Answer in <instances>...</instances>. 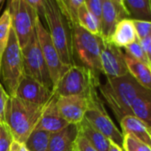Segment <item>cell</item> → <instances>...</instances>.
Masks as SVG:
<instances>
[{"label": "cell", "mask_w": 151, "mask_h": 151, "mask_svg": "<svg viewBox=\"0 0 151 151\" xmlns=\"http://www.w3.org/2000/svg\"><path fill=\"white\" fill-rule=\"evenodd\" d=\"M146 53H147V57L148 62H149V64H151V45L148 47V49H147V51Z\"/></svg>", "instance_id": "cell-39"}, {"label": "cell", "mask_w": 151, "mask_h": 151, "mask_svg": "<svg viewBox=\"0 0 151 151\" xmlns=\"http://www.w3.org/2000/svg\"><path fill=\"white\" fill-rule=\"evenodd\" d=\"M85 118L109 140L121 147H123L124 135L109 116L104 108L103 101L98 93L88 99V107L85 114Z\"/></svg>", "instance_id": "cell-9"}, {"label": "cell", "mask_w": 151, "mask_h": 151, "mask_svg": "<svg viewBox=\"0 0 151 151\" xmlns=\"http://www.w3.org/2000/svg\"><path fill=\"white\" fill-rule=\"evenodd\" d=\"M24 73L40 82L45 86L53 90V85L50 77V72L43 56L36 31L28 42L22 48Z\"/></svg>", "instance_id": "cell-8"}, {"label": "cell", "mask_w": 151, "mask_h": 151, "mask_svg": "<svg viewBox=\"0 0 151 151\" xmlns=\"http://www.w3.org/2000/svg\"><path fill=\"white\" fill-rule=\"evenodd\" d=\"M124 49H125V54H127L128 56L133 58L134 60H137L139 61H141L145 64L149 65V62H148V60L147 57V53L141 47L138 39L135 42H133L132 44L126 46Z\"/></svg>", "instance_id": "cell-28"}, {"label": "cell", "mask_w": 151, "mask_h": 151, "mask_svg": "<svg viewBox=\"0 0 151 151\" xmlns=\"http://www.w3.org/2000/svg\"><path fill=\"white\" fill-rule=\"evenodd\" d=\"M72 52L74 60L77 59L81 65L97 74L101 73V36H95L80 26L71 29Z\"/></svg>", "instance_id": "cell-6"}, {"label": "cell", "mask_w": 151, "mask_h": 151, "mask_svg": "<svg viewBox=\"0 0 151 151\" xmlns=\"http://www.w3.org/2000/svg\"><path fill=\"white\" fill-rule=\"evenodd\" d=\"M78 25L95 36H101V23L86 5L81 6L78 11Z\"/></svg>", "instance_id": "cell-24"}, {"label": "cell", "mask_w": 151, "mask_h": 151, "mask_svg": "<svg viewBox=\"0 0 151 151\" xmlns=\"http://www.w3.org/2000/svg\"><path fill=\"white\" fill-rule=\"evenodd\" d=\"M1 1H2V0H0V2H1Z\"/></svg>", "instance_id": "cell-42"}, {"label": "cell", "mask_w": 151, "mask_h": 151, "mask_svg": "<svg viewBox=\"0 0 151 151\" xmlns=\"http://www.w3.org/2000/svg\"><path fill=\"white\" fill-rule=\"evenodd\" d=\"M132 115L151 128V93L147 91L139 96L132 105Z\"/></svg>", "instance_id": "cell-22"}, {"label": "cell", "mask_w": 151, "mask_h": 151, "mask_svg": "<svg viewBox=\"0 0 151 151\" xmlns=\"http://www.w3.org/2000/svg\"><path fill=\"white\" fill-rule=\"evenodd\" d=\"M120 126L122 129L123 135L132 134L147 145L150 147L151 145V134L150 128L140 119L136 117L133 115L125 116L123 117L120 122Z\"/></svg>", "instance_id": "cell-17"}, {"label": "cell", "mask_w": 151, "mask_h": 151, "mask_svg": "<svg viewBox=\"0 0 151 151\" xmlns=\"http://www.w3.org/2000/svg\"><path fill=\"white\" fill-rule=\"evenodd\" d=\"M54 95L52 89L45 86L26 74L22 77L14 94L23 101L39 106H45Z\"/></svg>", "instance_id": "cell-12"}, {"label": "cell", "mask_w": 151, "mask_h": 151, "mask_svg": "<svg viewBox=\"0 0 151 151\" xmlns=\"http://www.w3.org/2000/svg\"><path fill=\"white\" fill-rule=\"evenodd\" d=\"M122 147L124 151H151L148 145L130 133L124 135Z\"/></svg>", "instance_id": "cell-27"}, {"label": "cell", "mask_w": 151, "mask_h": 151, "mask_svg": "<svg viewBox=\"0 0 151 151\" xmlns=\"http://www.w3.org/2000/svg\"><path fill=\"white\" fill-rule=\"evenodd\" d=\"M9 151H29L25 143H22L17 140H13Z\"/></svg>", "instance_id": "cell-36"}, {"label": "cell", "mask_w": 151, "mask_h": 151, "mask_svg": "<svg viewBox=\"0 0 151 151\" xmlns=\"http://www.w3.org/2000/svg\"><path fill=\"white\" fill-rule=\"evenodd\" d=\"M25 2L37 13L39 18H44L45 0H25Z\"/></svg>", "instance_id": "cell-34"}, {"label": "cell", "mask_w": 151, "mask_h": 151, "mask_svg": "<svg viewBox=\"0 0 151 151\" xmlns=\"http://www.w3.org/2000/svg\"><path fill=\"white\" fill-rule=\"evenodd\" d=\"M72 151H78V150L77 149V147H76V146H75V147H74V148L72 149Z\"/></svg>", "instance_id": "cell-40"}, {"label": "cell", "mask_w": 151, "mask_h": 151, "mask_svg": "<svg viewBox=\"0 0 151 151\" xmlns=\"http://www.w3.org/2000/svg\"><path fill=\"white\" fill-rule=\"evenodd\" d=\"M86 0H55V2L68 22L70 28L78 26V11L79 7L85 5Z\"/></svg>", "instance_id": "cell-23"}, {"label": "cell", "mask_w": 151, "mask_h": 151, "mask_svg": "<svg viewBox=\"0 0 151 151\" xmlns=\"http://www.w3.org/2000/svg\"><path fill=\"white\" fill-rule=\"evenodd\" d=\"M9 94L0 82V123H5V112Z\"/></svg>", "instance_id": "cell-32"}, {"label": "cell", "mask_w": 151, "mask_h": 151, "mask_svg": "<svg viewBox=\"0 0 151 151\" xmlns=\"http://www.w3.org/2000/svg\"><path fill=\"white\" fill-rule=\"evenodd\" d=\"M35 31L54 87L60 78L69 68V66L64 64L60 60V57L51 39L49 32L44 27L39 16H37L36 20Z\"/></svg>", "instance_id": "cell-10"}, {"label": "cell", "mask_w": 151, "mask_h": 151, "mask_svg": "<svg viewBox=\"0 0 151 151\" xmlns=\"http://www.w3.org/2000/svg\"><path fill=\"white\" fill-rule=\"evenodd\" d=\"M85 5L87 9L98 19L101 23V0H86Z\"/></svg>", "instance_id": "cell-31"}, {"label": "cell", "mask_w": 151, "mask_h": 151, "mask_svg": "<svg viewBox=\"0 0 151 151\" xmlns=\"http://www.w3.org/2000/svg\"><path fill=\"white\" fill-rule=\"evenodd\" d=\"M7 9L12 19V26L18 38L21 48H23L35 33L37 13L25 0H9Z\"/></svg>", "instance_id": "cell-7"}, {"label": "cell", "mask_w": 151, "mask_h": 151, "mask_svg": "<svg viewBox=\"0 0 151 151\" xmlns=\"http://www.w3.org/2000/svg\"><path fill=\"white\" fill-rule=\"evenodd\" d=\"M45 107L28 102L17 96H9L5 112V124L14 140L25 143L35 130Z\"/></svg>", "instance_id": "cell-2"}, {"label": "cell", "mask_w": 151, "mask_h": 151, "mask_svg": "<svg viewBox=\"0 0 151 151\" xmlns=\"http://www.w3.org/2000/svg\"><path fill=\"white\" fill-rule=\"evenodd\" d=\"M99 74L93 70L75 64L70 66L53 87L57 96H82L86 99L98 93L101 82Z\"/></svg>", "instance_id": "cell-4"}, {"label": "cell", "mask_w": 151, "mask_h": 151, "mask_svg": "<svg viewBox=\"0 0 151 151\" xmlns=\"http://www.w3.org/2000/svg\"><path fill=\"white\" fill-rule=\"evenodd\" d=\"M44 19L48 26L51 39L62 62L69 67L75 65L71 28L60 13L55 0H45Z\"/></svg>", "instance_id": "cell-3"}, {"label": "cell", "mask_w": 151, "mask_h": 151, "mask_svg": "<svg viewBox=\"0 0 151 151\" xmlns=\"http://www.w3.org/2000/svg\"><path fill=\"white\" fill-rule=\"evenodd\" d=\"M100 60L101 73L106 76L107 78H119L129 73L124 53L120 48L115 46L103 37L101 40Z\"/></svg>", "instance_id": "cell-11"}, {"label": "cell", "mask_w": 151, "mask_h": 151, "mask_svg": "<svg viewBox=\"0 0 151 151\" xmlns=\"http://www.w3.org/2000/svg\"><path fill=\"white\" fill-rule=\"evenodd\" d=\"M119 21L117 11L113 4L109 0H101V37L108 40Z\"/></svg>", "instance_id": "cell-20"}, {"label": "cell", "mask_w": 151, "mask_h": 151, "mask_svg": "<svg viewBox=\"0 0 151 151\" xmlns=\"http://www.w3.org/2000/svg\"><path fill=\"white\" fill-rule=\"evenodd\" d=\"M56 106L60 115L69 124H78L85 118L88 99L77 95H56Z\"/></svg>", "instance_id": "cell-13"}, {"label": "cell", "mask_w": 151, "mask_h": 151, "mask_svg": "<svg viewBox=\"0 0 151 151\" xmlns=\"http://www.w3.org/2000/svg\"><path fill=\"white\" fill-rule=\"evenodd\" d=\"M75 146L78 151H98L84 136L79 133L76 139Z\"/></svg>", "instance_id": "cell-33"}, {"label": "cell", "mask_w": 151, "mask_h": 151, "mask_svg": "<svg viewBox=\"0 0 151 151\" xmlns=\"http://www.w3.org/2000/svg\"><path fill=\"white\" fill-rule=\"evenodd\" d=\"M129 18L151 22V0H124Z\"/></svg>", "instance_id": "cell-21"}, {"label": "cell", "mask_w": 151, "mask_h": 151, "mask_svg": "<svg viewBox=\"0 0 151 151\" xmlns=\"http://www.w3.org/2000/svg\"><path fill=\"white\" fill-rule=\"evenodd\" d=\"M139 44H140L141 47L143 48V50L147 52V51L148 47H149V46H150V45H151V33H150L148 36H147L146 37H144L143 39L139 40Z\"/></svg>", "instance_id": "cell-37"}, {"label": "cell", "mask_w": 151, "mask_h": 151, "mask_svg": "<svg viewBox=\"0 0 151 151\" xmlns=\"http://www.w3.org/2000/svg\"><path fill=\"white\" fill-rule=\"evenodd\" d=\"M108 40L120 49L125 48L129 45L135 42L137 40V36L133 21L130 18L120 20L116 23L111 36Z\"/></svg>", "instance_id": "cell-15"}, {"label": "cell", "mask_w": 151, "mask_h": 151, "mask_svg": "<svg viewBox=\"0 0 151 151\" xmlns=\"http://www.w3.org/2000/svg\"><path fill=\"white\" fill-rule=\"evenodd\" d=\"M24 74L22 48L12 29L8 44L0 58V79L9 96H14Z\"/></svg>", "instance_id": "cell-5"}, {"label": "cell", "mask_w": 151, "mask_h": 151, "mask_svg": "<svg viewBox=\"0 0 151 151\" xmlns=\"http://www.w3.org/2000/svg\"><path fill=\"white\" fill-rule=\"evenodd\" d=\"M68 124H69L62 118L58 111L56 106V95H54L53 98L45 105L43 114L35 129L45 131L53 134L63 130Z\"/></svg>", "instance_id": "cell-14"}, {"label": "cell", "mask_w": 151, "mask_h": 151, "mask_svg": "<svg viewBox=\"0 0 151 151\" xmlns=\"http://www.w3.org/2000/svg\"><path fill=\"white\" fill-rule=\"evenodd\" d=\"M13 140V135L7 125L0 123V151H9Z\"/></svg>", "instance_id": "cell-29"}, {"label": "cell", "mask_w": 151, "mask_h": 151, "mask_svg": "<svg viewBox=\"0 0 151 151\" xmlns=\"http://www.w3.org/2000/svg\"><path fill=\"white\" fill-rule=\"evenodd\" d=\"M124 59L129 74L144 89L151 93V70L149 65L134 60L125 53Z\"/></svg>", "instance_id": "cell-18"}, {"label": "cell", "mask_w": 151, "mask_h": 151, "mask_svg": "<svg viewBox=\"0 0 151 151\" xmlns=\"http://www.w3.org/2000/svg\"><path fill=\"white\" fill-rule=\"evenodd\" d=\"M78 133L84 136L98 151H109L110 140L92 125L86 118L78 124Z\"/></svg>", "instance_id": "cell-19"}, {"label": "cell", "mask_w": 151, "mask_h": 151, "mask_svg": "<svg viewBox=\"0 0 151 151\" xmlns=\"http://www.w3.org/2000/svg\"><path fill=\"white\" fill-rule=\"evenodd\" d=\"M109 1L116 7V11H117V14H118V16H119V20L129 18V14H128V13H127V11L125 9L124 0H109Z\"/></svg>", "instance_id": "cell-35"}, {"label": "cell", "mask_w": 151, "mask_h": 151, "mask_svg": "<svg viewBox=\"0 0 151 151\" xmlns=\"http://www.w3.org/2000/svg\"><path fill=\"white\" fill-rule=\"evenodd\" d=\"M150 134H151V128H150ZM150 148H151V145H150Z\"/></svg>", "instance_id": "cell-41"}, {"label": "cell", "mask_w": 151, "mask_h": 151, "mask_svg": "<svg viewBox=\"0 0 151 151\" xmlns=\"http://www.w3.org/2000/svg\"><path fill=\"white\" fill-rule=\"evenodd\" d=\"M137 39L139 41L148 36L151 33V22L148 21H138L132 20Z\"/></svg>", "instance_id": "cell-30"}, {"label": "cell", "mask_w": 151, "mask_h": 151, "mask_svg": "<svg viewBox=\"0 0 151 151\" xmlns=\"http://www.w3.org/2000/svg\"><path fill=\"white\" fill-rule=\"evenodd\" d=\"M78 135V124H68L63 130L52 134L48 151H72Z\"/></svg>", "instance_id": "cell-16"}, {"label": "cell", "mask_w": 151, "mask_h": 151, "mask_svg": "<svg viewBox=\"0 0 151 151\" xmlns=\"http://www.w3.org/2000/svg\"><path fill=\"white\" fill-rule=\"evenodd\" d=\"M12 29L13 26L11 15L6 8L0 16V58L8 44Z\"/></svg>", "instance_id": "cell-26"}, {"label": "cell", "mask_w": 151, "mask_h": 151, "mask_svg": "<svg viewBox=\"0 0 151 151\" xmlns=\"http://www.w3.org/2000/svg\"><path fill=\"white\" fill-rule=\"evenodd\" d=\"M109 151H124V149L121 147H119L117 144H116L115 142H113V141L110 140Z\"/></svg>", "instance_id": "cell-38"}, {"label": "cell", "mask_w": 151, "mask_h": 151, "mask_svg": "<svg viewBox=\"0 0 151 151\" xmlns=\"http://www.w3.org/2000/svg\"><path fill=\"white\" fill-rule=\"evenodd\" d=\"M51 137L52 133L35 129L25 141V145L29 151H48Z\"/></svg>", "instance_id": "cell-25"}, {"label": "cell", "mask_w": 151, "mask_h": 151, "mask_svg": "<svg viewBox=\"0 0 151 151\" xmlns=\"http://www.w3.org/2000/svg\"><path fill=\"white\" fill-rule=\"evenodd\" d=\"M98 89L118 122L125 116L132 115L133 101L147 91L129 73L119 78H107Z\"/></svg>", "instance_id": "cell-1"}]
</instances>
